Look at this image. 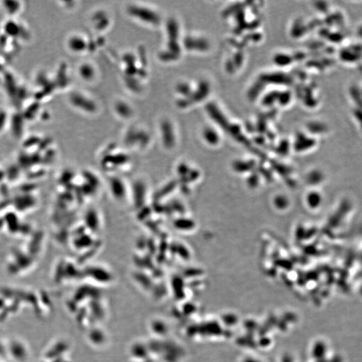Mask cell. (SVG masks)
Here are the masks:
<instances>
[{
	"label": "cell",
	"mask_w": 362,
	"mask_h": 362,
	"mask_svg": "<svg viewBox=\"0 0 362 362\" xmlns=\"http://www.w3.org/2000/svg\"><path fill=\"white\" fill-rule=\"evenodd\" d=\"M308 201L311 207H317L320 203L321 199L318 194H311L309 195Z\"/></svg>",
	"instance_id": "obj_1"
}]
</instances>
